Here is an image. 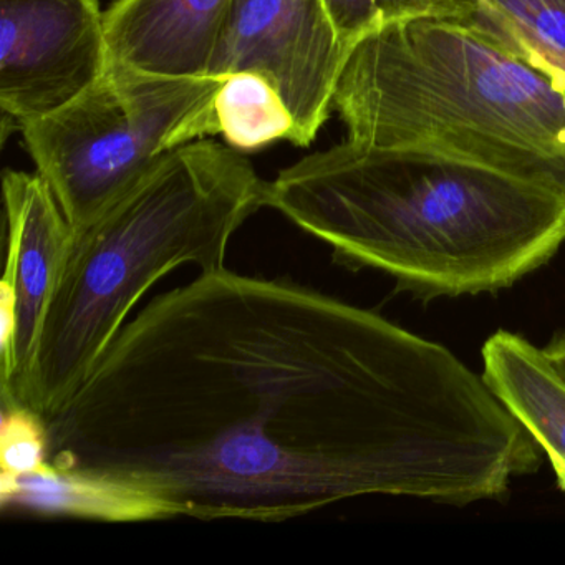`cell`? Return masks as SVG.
Masks as SVG:
<instances>
[{
    "label": "cell",
    "mask_w": 565,
    "mask_h": 565,
    "mask_svg": "<svg viewBox=\"0 0 565 565\" xmlns=\"http://www.w3.org/2000/svg\"><path fill=\"white\" fill-rule=\"evenodd\" d=\"M213 111L217 135L234 150H259L280 140L297 145L292 115L263 75L239 72L224 77Z\"/></svg>",
    "instance_id": "12"
},
{
    "label": "cell",
    "mask_w": 565,
    "mask_h": 565,
    "mask_svg": "<svg viewBox=\"0 0 565 565\" xmlns=\"http://www.w3.org/2000/svg\"><path fill=\"white\" fill-rule=\"evenodd\" d=\"M110 64L100 0H0V108L21 130L84 94Z\"/></svg>",
    "instance_id": "7"
},
{
    "label": "cell",
    "mask_w": 565,
    "mask_h": 565,
    "mask_svg": "<svg viewBox=\"0 0 565 565\" xmlns=\"http://www.w3.org/2000/svg\"><path fill=\"white\" fill-rule=\"evenodd\" d=\"M2 193L8 220V254L0 282V383L4 399L34 359L75 231L41 174L6 171Z\"/></svg>",
    "instance_id": "8"
},
{
    "label": "cell",
    "mask_w": 565,
    "mask_h": 565,
    "mask_svg": "<svg viewBox=\"0 0 565 565\" xmlns=\"http://www.w3.org/2000/svg\"><path fill=\"white\" fill-rule=\"evenodd\" d=\"M221 84L223 78L171 77L110 58L84 94L21 128L25 150L75 234L168 154L217 135L213 102Z\"/></svg>",
    "instance_id": "5"
},
{
    "label": "cell",
    "mask_w": 565,
    "mask_h": 565,
    "mask_svg": "<svg viewBox=\"0 0 565 565\" xmlns=\"http://www.w3.org/2000/svg\"><path fill=\"white\" fill-rule=\"evenodd\" d=\"M337 34L349 51L362 39L396 22L415 19L478 21L479 0H323Z\"/></svg>",
    "instance_id": "13"
},
{
    "label": "cell",
    "mask_w": 565,
    "mask_h": 565,
    "mask_svg": "<svg viewBox=\"0 0 565 565\" xmlns=\"http://www.w3.org/2000/svg\"><path fill=\"white\" fill-rule=\"evenodd\" d=\"M2 504L38 514L75 515L108 522L158 521L160 509L143 495L104 479L47 465L34 475H2Z\"/></svg>",
    "instance_id": "11"
},
{
    "label": "cell",
    "mask_w": 565,
    "mask_h": 565,
    "mask_svg": "<svg viewBox=\"0 0 565 565\" xmlns=\"http://www.w3.org/2000/svg\"><path fill=\"white\" fill-rule=\"evenodd\" d=\"M482 379L547 456L565 494V376L545 350L498 330L482 347Z\"/></svg>",
    "instance_id": "10"
},
{
    "label": "cell",
    "mask_w": 565,
    "mask_h": 565,
    "mask_svg": "<svg viewBox=\"0 0 565 565\" xmlns=\"http://www.w3.org/2000/svg\"><path fill=\"white\" fill-rule=\"evenodd\" d=\"M47 439L54 468L203 521L284 522L376 494L472 504L542 458L451 350L226 267L127 322Z\"/></svg>",
    "instance_id": "1"
},
{
    "label": "cell",
    "mask_w": 565,
    "mask_h": 565,
    "mask_svg": "<svg viewBox=\"0 0 565 565\" xmlns=\"http://www.w3.org/2000/svg\"><path fill=\"white\" fill-rule=\"evenodd\" d=\"M266 207L425 300L509 289L565 244V191L413 145L347 138L267 181Z\"/></svg>",
    "instance_id": "2"
},
{
    "label": "cell",
    "mask_w": 565,
    "mask_h": 565,
    "mask_svg": "<svg viewBox=\"0 0 565 565\" xmlns=\"http://www.w3.org/2000/svg\"><path fill=\"white\" fill-rule=\"evenodd\" d=\"M482 19L565 54V0H479Z\"/></svg>",
    "instance_id": "14"
},
{
    "label": "cell",
    "mask_w": 565,
    "mask_h": 565,
    "mask_svg": "<svg viewBox=\"0 0 565 565\" xmlns=\"http://www.w3.org/2000/svg\"><path fill=\"white\" fill-rule=\"evenodd\" d=\"M2 409V475L19 478L41 471L49 465L47 423L25 406H6Z\"/></svg>",
    "instance_id": "15"
},
{
    "label": "cell",
    "mask_w": 565,
    "mask_h": 565,
    "mask_svg": "<svg viewBox=\"0 0 565 565\" xmlns=\"http://www.w3.org/2000/svg\"><path fill=\"white\" fill-rule=\"evenodd\" d=\"M266 188L243 151L211 138L168 154L75 234L34 359L2 408L54 419L158 280L190 264L201 274L226 267L234 234L266 207Z\"/></svg>",
    "instance_id": "3"
},
{
    "label": "cell",
    "mask_w": 565,
    "mask_h": 565,
    "mask_svg": "<svg viewBox=\"0 0 565 565\" xmlns=\"http://www.w3.org/2000/svg\"><path fill=\"white\" fill-rule=\"evenodd\" d=\"M512 45L521 52L522 57L527 58L535 67L544 71L562 90H565V54L544 47L537 42L529 41L511 32L501 31Z\"/></svg>",
    "instance_id": "16"
},
{
    "label": "cell",
    "mask_w": 565,
    "mask_h": 565,
    "mask_svg": "<svg viewBox=\"0 0 565 565\" xmlns=\"http://www.w3.org/2000/svg\"><path fill=\"white\" fill-rule=\"evenodd\" d=\"M233 0H117L105 12L110 58L171 77H207Z\"/></svg>",
    "instance_id": "9"
},
{
    "label": "cell",
    "mask_w": 565,
    "mask_h": 565,
    "mask_svg": "<svg viewBox=\"0 0 565 565\" xmlns=\"http://www.w3.org/2000/svg\"><path fill=\"white\" fill-rule=\"evenodd\" d=\"M349 140L431 148L565 191V90L486 19L362 39L337 82Z\"/></svg>",
    "instance_id": "4"
},
{
    "label": "cell",
    "mask_w": 565,
    "mask_h": 565,
    "mask_svg": "<svg viewBox=\"0 0 565 565\" xmlns=\"http://www.w3.org/2000/svg\"><path fill=\"white\" fill-rule=\"evenodd\" d=\"M544 350L551 362L554 363L555 369L565 376V333L555 337Z\"/></svg>",
    "instance_id": "17"
},
{
    "label": "cell",
    "mask_w": 565,
    "mask_h": 565,
    "mask_svg": "<svg viewBox=\"0 0 565 565\" xmlns=\"http://www.w3.org/2000/svg\"><path fill=\"white\" fill-rule=\"evenodd\" d=\"M349 54L323 0H233L207 77L263 75L292 115L296 147L306 148L329 120Z\"/></svg>",
    "instance_id": "6"
}]
</instances>
